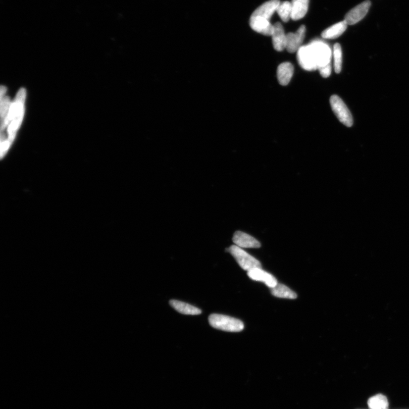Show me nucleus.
Segmentation results:
<instances>
[{"instance_id":"obj_19","label":"nucleus","mask_w":409,"mask_h":409,"mask_svg":"<svg viewBox=\"0 0 409 409\" xmlns=\"http://www.w3.org/2000/svg\"><path fill=\"white\" fill-rule=\"evenodd\" d=\"M370 409H388L389 403L387 398L383 394H377L371 397L368 401Z\"/></svg>"},{"instance_id":"obj_17","label":"nucleus","mask_w":409,"mask_h":409,"mask_svg":"<svg viewBox=\"0 0 409 409\" xmlns=\"http://www.w3.org/2000/svg\"><path fill=\"white\" fill-rule=\"evenodd\" d=\"M347 24L344 21L330 26L322 32V36L325 39H335L342 35L347 29Z\"/></svg>"},{"instance_id":"obj_23","label":"nucleus","mask_w":409,"mask_h":409,"mask_svg":"<svg viewBox=\"0 0 409 409\" xmlns=\"http://www.w3.org/2000/svg\"><path fill=\"white\" fill-rule=\"evenodd\" d=\"M1 158L3 159L6 156L9 147L11 145L9 143L8 139L6 137V135L3 133V132H2L1 134Z\"/></svg>"},{"instance_id":"obj_21","label":"nucleus","mask_w":409,"mask_h":409,"mask_svg":"<svg viewBox=\"0 0 409 409\" xmlns=\"http://www.w3.org/2000/svg\"><path fill=\"white\" fill-rule=\"evenodd\" d=\"M334 67L336 74H339L342 70V51L340 45L336 43L333 48Z\"/></svg>"},{"instance_id":"obj_5","label":"nucleus","mask_w":409,"mask_h":409,"mask_svg":"<svg viewBox=\"0 0 409 409\" xmlns=\"http://www.w3.org/2000/svg\"><path fill=\"white\" fill-rule=\"evenodd\" d=\"M371 6V3L369 0H367V1L359 4L346 14L344 17V22L347 25L356 24L366 16Z\"/></svg>"},{"instance_id":"obj_25","label":"nucleus","mask_w":409,"mask_h":409,"mask_svg":"<svg viewBox=\"0 0 409 409\" xmlns=\"http://www.w3.org/2000/svg\"><path fill=\"white\" fill-rule=\"evenodd\" d=\"M7 91V88L6 86H2L1 87V99L3 98L5 96V94H6Z\"/></svg>"},{"instance_id":"obj_1","label":"nucleus","mask_w":409,"mask_h":409,"mask_svg":"<svg viewBox=\"0 0 409 409\" xmlns=\"http://www.w3.org/2000/svg\"><path fill=\"white\" fill-rule=\"evenodd\" d=\"M209 324L213 328L228 332H240L244 329L243 323L236 318L213 314L209 317Z\"/></svg>"},{"instance_id":"obj_13","label":"nucleus","mask_w":409,"mask_h":409,"mask_svg":"<svg viewBox=\"0 0 409 409\" xmlns=\"http://www.w3.org/2000/svg\"><path fill=\"white\" fill-rule=\"evenodd\" d=\"M280 3L279 0H270L258 8L251 16L263 17L270 21L271 17L277 11Z\"/></svg>"},{"instance_id":"obj_18","label":"nucleus","mask_w":409,"mask_h":409,"mask_svg":"<svg viewBox=\"0 0 409 409\" xmlns=\"http://www.w3.org/2000/svg\"><path fill=\"white\" fill-rule=\"evenodd\" d=\"M271 293L274 296L278 298L295 299L297 295L288 286L281 284H277L274 288H271Z\"/></svg>"},{"instance_id":"obj_12","label":"nucleus","mask_w":409,"mask_h":409,"mask_svg":"<svg viewBox=\"0 0 409 409\" xmlns=\"http://www.w3.org/2000/svg\"><path fill=\"white\" fill-rule=\"evenodd\" d=\"M271 36L274 48L277 52H283L286 48V35L280 22L275 23Z\"/></svg>"},{"instance_id":"obj_11","label":"nucleus","mask_w":409,"mask_h":409,"mask_svg":"<svg viewBox=\"0 0 409 409\" xmlns=\"http://www.w3.org/2000/svg\"><path fill=\"white\" fill-rule=\"evenodd\" d=\"M233 242L240 248H258L261 244L255 238L242 231H236L233 238Z\"/></svg>"},{"instance_id":"obj_6","label":"nucleus","mask_w":409,"mask_h":409,"mask_svg":"<svg viewBox=\"0 0 409 409\" xmlns=\"http://www.w3.org/2000/svg\"><path fill=\"white\" fill-rule=\"evenodd\" d=\"M299 65L303 69L306 71L317 70V66L315 58L309 45H303L299 48L297 55Z\"/></svg>"},{"instance_id":"obj_20","label":"nucleus","mask_w":409,"mask_h":409,"mask_svg":"<svg viewBox=\"0 0 409 409\" xmlns=\"http://www.w3.org/2000/svg\"><path fill=\"white\" fill-rule=\"evenodd\" d=\"M276 12L282 21L287 22L292 18V5L289 2L280 3Z\"/></svg>"},{"instance_id":"obj_7","label":"nucleus","mask_w":409,"mask_h":409,"mask_svg":"<svg viewBox=\"0 0 409 409\" xmlns=\"http://www.w3.org/2000/svg\"><path fill=\"white\" fill-rule=\"evenodd\" d=\"M306 27L302 25L295 33L286 34V49L290 53L297 52L305 36Z\"/></svg>"},{"instance_id":"obj_4","label":"nucleus","mask_w":409,"mask_h":409,"mask_svg":"<svg viewBox=\"0 0 409 409\" xmlns=\"http://www.w3.org/2000/svg\"><path fill=\"white\" fill-rule=\"evenodd\" d=\"M332 110L337 117L338 119L343 125L351 127L353 125V118L346 105L338 95H333L330 99Z\"/></svg>"},{"instance_id":"obj_24","label":"nucleus","mask_w":409,"mask_h":409,"mask_svg":"<svg viewBox=\"0 0 409 409\" xmlns=\"http://www.w3.org/2000/svg\"><path fill=\"white\" fill-rule=\"evenodd\" d=\"M318 70H319L320 74L323 77L327 78V77H329L331 75L332 70L331 65L319 68Z\"/></svg>"},{"instance_id":"obj_22","label":"nucleus","mask_w":409,"mask_h":409,"mask_svg":"<svg viewBox=\"0 0 409 409\" xmlns=\"http://www.w3.org/2000/svg\"><path fill=\"white\" fill-rule=\"evenodd\" d=\"M2 107L1 114L2 118V124L6 121L9 115V109L10 107V99L8 97H4L1 99Z\"/></svg>"},{"instance_id":"obj_9","label":"nucleus","mask_w":409,"mask_h":409,"mask_svg":"<svg viewBox=\"0 0 409 409\" xmlns=\"http://www.w3.org/2000/svg\"><path fill=\"white\" fill-rule=\"evenodd\" d=\"M249 25L254 31L264 35L271 36L274 31V25L270 21L261 17L251 16Z\"/></svg>"},{"instance_id":"obj_2","label":"nucleus","mask_w":409,"mask_h":409,"mask_svg":"<svg viewBox=\"0 0 409 409\" xmlns=\"http://www.w3.org/2000/svg\"><path fill=\"white\" fill-rule=\"evenodd\" d=\"M317 66V70L331 65L332 51L329 45L321 40H314L309 43Z\"/></svg>"},{"instance_id":"obj_8","label":"nucleus","mask_w":409,"mask_h":409,"mask_svg":"<svg viewBox=\"0 0 409 409\" xmlns=\"http://www.w3.org/2000/svg\"><path fill=\"white\" fill-rule=\"evenodd\" d=\"M26 96V90L24 88H21L19 92L18 93L15 102L12 105L10 111L9 112L8 117L4 123L2 124V129H6V127L13 120V118L19 115L21 112H24V104Z\"/></svg>"},{"instance_id":"obj_3","label":"nucleus","mask_w":409,"mask_h":409,"mask_svg":"<svg viewBox=\"0 0 409 409\" xmlns=\"http://www.w3.org/2000/svg\"><path fill=\"white\" fill-rule=\"evenodd\" d=\"M228 251L243 270L249 271L254 268H262L260 262L237 245H231L228 249Z\"/></svg>"},{"instance_id":"obj_10","label":"nucleus","mask_w":409,"mask_h":409,"mask_svg":"<svg viewBox=\"0 0 409 409\" xmlns=\"http://www.w3.org/2000/svg\"><path fill=\"white\" fill-rule=\"evenodd\" d=\"M247 275L252 280L263 282L270 289L274 288L278 284L276 277L262 270V268H258L247 272Z\"/></svg>"},{"instance_id":"obj_15","label":"nucleus","mask_w":409,"mask_h":409,"mask_svg":"<svg viewBox=\"0 0 409 409\" xmlns=\"http://www.w3.org/2000/svg\"><path fill=\"white\" fill-rule=\"evenodd\" d=\"M309 0H292V18L294 21L302 19L308 11Z\"/></svg>"},{"instance_id":"obj_14","label":"nucleus","mask_w":409,"mask_h":409,"mask_svg":"<svg viewBox=\"0 0 409 409\" xmlns=\"http://www.w3.org/2000/svg\"><path fill=\"white\" fill-rule=\"evenodd\" d=\"M294 73V67L292 63H281L277 68V79L281 85H287L292 79Z\"/></svg>"},{"instance_id":"obj_16","label":"nucleus","mask_w":409,"mask_h":409,"mask_svg":"<svg viewBox=\"0 0 409 409\" xmlns=\"http://www.w3.org/2000/svg\"><path fill=\"white\" fill-rule=\"evenodd\" d=\"M170 303L176 311L183 315L194 316L198 315L201 313V311L199 309L188 303L177 301V300H171Z\"/></svg>"}]
</instances>
